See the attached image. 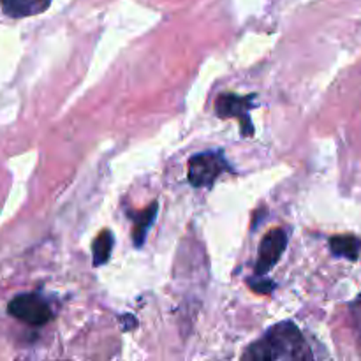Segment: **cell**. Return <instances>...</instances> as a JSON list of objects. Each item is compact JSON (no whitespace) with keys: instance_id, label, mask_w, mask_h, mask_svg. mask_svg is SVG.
<instances>
[{"instance_id":"4","label":"cell","mask_w":361,"mask_h":361,"mask_svg":"<svg viewBox=\"0 0 361 361\" xmlns=\"http://www.w3.org/2000/svg\"><path fill=\"white\" fill-rule=\"evenodd\" d=\"M7 310H9L11 316L23 321V323L32 324V326H42V324L49 323L53 317L49 305L39 295L16 296L9 302Z\"/></svg>"},{"instance_id":"2","label":"cell","mask_w":361,"mask_h":361,"mask_svg":"<svg viewBox=\"0 0 361 361\" xmlns=\"http://www.w3.org/2000/svg\"><path fill=\"white\" fill-rule=\"evenodd\" d=\"M224 171H229L228 161L222 152H201L189 161V183L192 187H208Z\"/></svg>"},{"instance_id":"8","label":"cell","mask_w":361,"mask_h":361,"mask_svg":"<svg viewBox=\"0 0 361 361\" xmlns=\"http://www.w3.org/2000/svg\"><path fill=\"white\" fill-rule=\"evenodd\" d=\"M157 212H159V204L152 203L150 207L145 208L143 212H140V214L136 215V219H134V228H133V240L136 247H141L145 243V240H147V235H148V229L152 228L155 217H157Z\"/></svg>"},{"instance_id":"3","label":"cell","mask_w":361,"mask_h":361,"mask_svg":"<svg viewBox=\"0 0 361 361\" xmlns=\"http://www.w3.org/2000/svg\"><path fill=\"white\" fill-rule=\"evenodd\" d=\"M256 106L254 95H235V94H221L215 101V113L221 118H238L242 126V134L245 137H252L254 127L250 123L249 111Z\"/></svg>"},{"instance_id":"6","label":"cell","mask_w":361,"mask_h":361,"mask_svg":"<svg viewBox=\"0 0 361 361\" xmlns=\"http://www.w3.org/2000/svg\"><path fill=\"white\" fill-rule=\"evenodd\" d=\"M53 0H0V7L11 18H28L41 14Z\"/></svg>"},{"instance_id":"5","label":"cell","mask_w":361,"mask_h":361,"mask_svg":"<svg viewBox=\"0 0 361 361\" xmlns=\"http://www.w3.org/2000/svg\"><path fill=\"white\" fill-rule=\"evenodd\" d=\"M286 247H288V235H286L284 229H271V231H268V235L261 240L259 252H257V277L267 275L279 263V259L284 254Z\"/></svg>"},{"instance_id":"10","label":"cell","mask_w":361,"mask_h":361,"mask_svg":"<svg viewBox=\"0 0 361 361\" xmlns=\"http://www.w3.org/2000/svg\"><path fill=\"white\" fill-rule=\"evenodd\" d=\"M259 279H261V282H250V288L257 293H267V295L268 293H271V289L275 288L274 282L263 281V277H259Z\"/></svg>"},{"instance_id":"7","label":"cell","mask_w":361,"mask_h":361,"mask_svg":"<svg viewBox=\"0 0 361 361\" xmlns=\"http://www.w3.org/2000/svg\"><path fill=\"white\" fill-rule=\"evenodd\" d=\"M330 250L334 256L358 261L361 254V238L355 235H338L330 238Z\"/></svg>"},{"instance_id":"1","label":"cell","mask_w":361,"mask_h":361,"mask_svg":"<svg viewBox=\"0 0 361 361\" xmlns=\"http://www.w3.org/2000/svg\"><path fill=\"white\" fill-rule=\"evenodd\" d=\"M245 360L256 361H271V360H312L314 355L307 345L302 331L298 330L295 323L284 321L281 324H275L274 328L267 331L263 337L252 345L243 355Z\"/></svg>"},{"instance_id":"9","label":"cell","mask_w":361,"mask_h":361,"mask_svg":"<svg viewBox=\"0 0 361 361\" xmlns=\"http://www.w3.org/2000/svg\"><path fill=\"white\" fill-rule=\"evenodd\" d=\"M113 243H115V238H113L111 231H102L101 235L95 238L94 267H102V264L109 259V256H111V250H113Z\"/></svg>"}]
</instances>
